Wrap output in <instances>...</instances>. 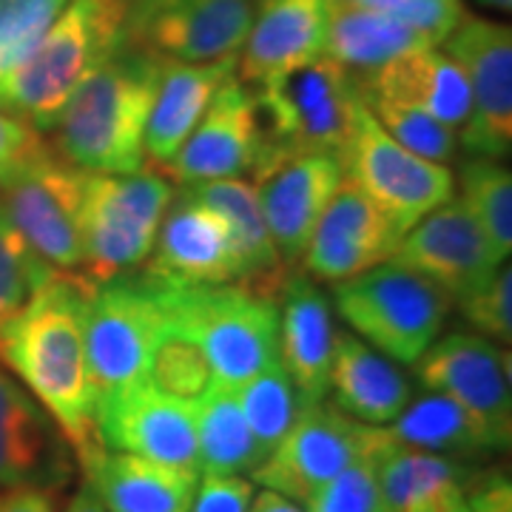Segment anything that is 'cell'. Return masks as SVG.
<instances>
[{
	"instance_id": "6da1fadb",
	"label": "cell",
	"mask_w": 512,
	"mask_h": 512,
	"mask_svg": "<svg viewBox=\"0 0 512 512\" xmlns=\"http://www.w3.org/2000/svg\"><path fill=\"white\" fill-rule=\"evenodd\" d=\"M94 282L57 274L15 322L0 330V362L43 404L72 447L83 476L106 453L86 365V302Z\"/></svg>"
},
{
	"instance_id": "7a4b0ae2",
	"label": "cell",
	"mask_w": 512,
	"mask_h": 512,
	"mask_svg": "<svg viewBox=\"0 0 512 512\" xmlns=\"http://www.w3.org/2000/svg\"><path fill=\"white\" fill-rule=\"evenodd\" d=\"M157 77L160 63L131 46L97 63L57 117V154L89 174L140 171Z\"/></svg>"
},
{
	"instance_id": "3957f363",
	"label": "cell",
	"mask_w": 512,
	"mask_h": 512,
	"mask_svg": "<svg viewBox=\"0 0 512 512\" xmlns=\"http://www.w3.org/2000/svg\"><path fill=\"white\" fill-rule=\"evenodd\" d=\"M123 0H72L0 86V109L37 131L55 128L66 100L97 63L126 46Z\"/></svg>"
},
{
	"instance_id": "277c9868",
	"label": "cell",
	"mask_w": 512,
	"mask_h": 512,
	"mask_svg": "<svg viewBox=\"0 0 512 512\" xmlns=\"http://www.w3.org/2000/svg\"><path fill=\"white\" fill-rule=\"evenodd\" d=\"M333 305L350 333L399 365L419 362L453 308L447 293L396 259L336 282Z\"/></svg>"
},
{
	"instance_id": "5b68a950",
	"label": "cell",
	"mask_w": 512,
	"mask_h": 512,
	"mask_svg": "<svg viewBox=\"0 0 512 512\" xmlns=\"http://www.w3.org/2000/svg\"><path fill=\"white\" fill-rule=\"evenodd\" d=\"M356 94L353 74L328 55L265 83L254 97L262 134L259 165L288 154H342Z\"/></svg>"
},
{
	"instance_id": "8992f818",
	"label": "cell",
	"mask_w": 512,
	"mask_h": 512,
	"mask_svg": "<svg viewBox=\"0 0 512 512\" xmlns=\"http://www.w3.org/2000/svg\"><path fill=\"white\" fill-rule=\"evenodd\" d=\"M163 302L165 279L151 271L114 276L92 288L83 336L97 410L146 384L148 345L163 316Z\"/></svg>"
},
{
	"instance_id": "52a82bcc",
	"label": "cell",
	"mask_w": 512,
	"mask_h": 512,
	"mask_svg": "<svg viewBox=\"0 0 512 512\" xmlns=\"http://www.w3.org/2000/svg\"><path fill=\"white\" fill-rule=\"evenodd\" d=\"M174 191L165 177L89 174L83 191V268L89 282H109L143 265Z\"/></svg>"
},
{
	"instance_id": "ba28073f",
	"label": "cell",
	"mask_w": 512,
	"mask_h": 512,
	"mask_svg": "<svg viewBox=\"0 0 512 512\" xmlns=\"http://www.w3.org/2000/svg\"><path fill=\"white\" fill-rule=\"evenodd\" d=\"M339 160L345 168V180L356 185L396 225L402 237L427 214L453 200L456 191L450 168L399 146L379 126L362 94H356L348 143Z\"/></svg>"
},
{
	"instance_id": "9c48e42d",
	"label": "cell",
	"mask_w": 512,
	"mask_h": 512,
	"mask_svg": "<svg viewBox=\"0 0 512 512\" xmlns=\"http://www.w3.org/2000/svg\"><path fill=\"white\" fill-rule=\"evenodd\" d=\"M180 305L222 387L237 390L262 367L279 362V308L274 296L237 282L217 288L180 285Z\"/></svg>"
},
{
	"instance_id": "30bf717a",
	"label": "cell",
	"mask_w": 512,
	"mask_h": 512,
	"mask_svg": "<svg viewBox=\"0 0 512 512\" xmlns=\"http://www.w3.org/2000/svg\"><path fill=\"white\" fill-rule=\"evenodd\" d=\"M259 0H131L126 46L151 60L214 63L237 57Z\"/></svg>"
},
{
	"instance_id": "8fae6325",
	"label": "cell",
	"mask_w": 512,
	"mask_h": 512,
	"mask_svg": "<svg viewBox=\"0 0 512 512\" xmlns=\"http://www.w3.org/2000/svg\"><path fill=\"white\" fill-rule=\"evenodd\" d=\"M0 188V211L40 259L63 274L83 268L86 171L49 148Z\"/></svg>"
},
{
	"instance_id": "7c38bea8",
	"label": "cell",
	"mask_w": 512,
	"mask_h": 512,
	"mask_svg": "<svg viewBox=\"0 0 512 512\" xmlns=\"http://www.w3.org/2000/svg\"><path fill=\"white\" fill-rule=\"evenodd\" d=\"M421 387L461 404L495 453L512 439L510 356L481 333L456 330L433 342L416 362Z\"/></svg>"
},
{
	"instance_id": "4fadbf2b",
	"label": "cell",
	"mask_w": 512,
	"mask_h": 512,
	"mask_svg": "<svg viewBox=\"0 0 512 512\" xmlns=\"http://www.w3.org/2000/svg\"><path fill=\"white\" fill-rule=\"evenodd\" d=\"M444 55L470 89V120L461 131L464 148L478 157H507L512 146V35L487 18H464L447 35Z\"/></svg>"
},
{
	"instance_id": "5bb4252c",
	"label": "cell",
	"mask_w": 512,
	"mask_h": 512,
	"mask_svg": "<svg viewBox=\"0 0 512 512\" xmlns=\"http://www.w3.org/2000/svg\"><path fill=\"white\" fill-rule=\"evenodd\" d=\"M373 430L376 427L345 416L328 399L302 404L285 439L254 470V481L293 501H305L353 458L370 450Z\"/></svg>"
},
{
	"instance_id": "9a60e30c",
	"label": "cell",
	"mask_w": 512,
	"mask_h": 512,
	"mask_svg": "<svg viewBox=\"0 0 512 512\" xmlns=\"http://www.w3.org/2000/svg\"><path fill=\"white\" fill-rule=\"evenodd\" d=\"M393 259L430 279L458 305L481 291L507 262L498 256L461 200L444 202L433 214L416 222L399 239Z\"/></svg>"
},
{
	"instance_id": "2e32d148",
	"label": "cell",
	"mask_w": 512,
	"mask_h": 512,
	"mask_svg": "<svg viewBox=\"0 0 512 512\" xmlns=\"http://www.w3.org/2000/svg\"><path fill=\"white\" fill-rule=\"evenodd\" d=\"M256 197L285 265L305 254L316 222L345 180L339 154H288L259 165Z\"/></svg>"
},
{
	"instance_id": "e0dca14e",
	"label": "cell",
	"mask_w": 512,
	"mask_h": 512,
	"mask_svg": "<svg viewBox=\"0 0 512 512\" xmlns=\"http://www.w3.org/2000/svg\"><path fill=\"white\" fill-rule=\"evenodd\" d=\"M77 458L55 419L0 362V490L46 487L63 490Z\"/></svg>"
},
{
	"instance_id": "ac0fdd59",
	"label": "cell",
	"mask_w": 512,
	"mask_h": 512,
	"mask_svg": "<svg viewBox=\"0 0 512 512\" xmlns=\"http://www.w3.org/2000/svg\"><path fill=\"white\" fill-rule=\"evenodd\" d=\"M259 157L262 134L254 94L242 80L228 77L165 171L185 185L234 180L254 171Z\"/></svg>"
},
{
	"instance_id": "d6986e66",
	"label": "cell",
	"mask_w": 512,
	"mask_h": 512,
	"mask_svg": "<svg viewBox=\"0 0 512 512\" xmlns=\"http://www.w3.org/2000/svg\"><path fill=\"white\" fill-rule=\"evenodd\" d=\"M148 271L183 288L239 285V259L231 228L220 214L188 191L165 211Z\"/></svg>"
},
{
	"instance_id": "ffe728a7",
	"label": "cell",
	"mask_w": 512,
	"mask_h": 512,
	"mask_svg": "<svg viewBox=\"0 0 512 512\" xmlns=\"http://www.w3.org/2000/svg\"><path fill=\"white\" fill-rule=\"evenodd\" d=\"M402 234L365 194L342 180L302 254L305 271L322 282H348L393 259Z\"/></svg>"
},
{
	"instance_id": "44dd1931",
	"label": "cell",
	"mask_w": 512,
	"mask_h": 512,
	"mask_svg": "<svg viewBox=\"0 0 512 512\" xmlns=\"http://www.w3.org/2000/svg\"><path fill=\"white\" fill-rule=\"evenodd\" d=\"M97 433L106 450L134 453L165 467L200 473L194 404L168 399L146 384L100 407Z\"/></svg>"
},
{
	"instance_id": "7402d4cb",
	"label": "cell",
	"mask_w": 512,
	"mask_h": 512,
	"mask_svg": "<svg viewBox=\"0 0 512 512\" xmlns=\"http://www.w3.org/2000/svg\"><path fill=\"white\" fill-rule=\"evenodd\" d=\"M330 0H259L251 32L242 43V83L265 86L279 74L325 55Z\"/></svg>"
},
{
	"instance_id": "603a6c76",
	"label": "cell",
	"mask_w": 512,
	"mask_h": 512,
	"mask_svg": "<svg viewBox=\"0 0 512 512\" xmlns=\"http://www.w3.org/2000/svg\"><path fill=\"white\" fill-rule=\"evenodd\" d=\"M279 293V362L291 376L302 404L322 402L328 396L336 342L328 296L302 274L285 276Z\"/></svg>"
},
{
	"instance_id": "cb8c5ba5",
	"label": "cell",
	"mask_w": 512,
	"mask_h": 512,
	"mask_svg": "<svg viewBox=\"0 0 512 512\" xmlns=\"http://www.w3.org/2000/svg\"><path fill=\"white\" fill-rule=\"evenodd\" d=\"M157 94L148 114L146 154L151 163L168 165L183 148L188 134L202 120L220 86L234 77L237 57H225L214 63H174L157 60Z\"/></svg>"
},
{
	"instance_id": "d4e9b609",
	"label": "cell",
	"mask_w": 512,
	"mask_h": 512,
	"mask_svg": "<svg viewBox=\"0 0 512 512\" xmlns=\"http://www.w3.org/2000/svg\"><path fill=\"white\" fill-rule=\"evenodd\" d=\"M356 86L365 97H384L427 111L453 131H464L470 120L467 80L456 60L436 52V46L396 57L376 72H367Z\"/></svg>"
},
{
	"instance_id": "484cf974",
	"label": "cell",
	"mask_w": 512,
	"mask_h": 512,
	"mask_svg": "<svg viewBox=\"0 0 512 512\" xmlns=\"http://www.w3.org/2000/svg\"><path fill=\"white\" fill-rule=\"evenodd\" d=\"M328 390L345 416L370 427H387L410 402V382L396 362L350 330H336Z\"/></svg>"
},
{
	"instance_id": "4316f807",
	"label": "cell",
	"mask_w": 512,
	"mask_h": 512,
	"mask_svg": "<svg viewBox=\"0 0 512 512\" xmlns=\"http://www.w3.org/2000/svg\"><path fill=\"white\" fill-rule=\"evenodd\" d=\"M188 194L214 208L231 228L239 259V285L274 296L291 271L276 251L254 185L242 180H211L191 185Z\"/></svg>"
},
{
	"instance_id": "83f0119b",
	"label": "cell",
	"mask_w": 512,
	"mask_h": 512,
	"mask_svg": "<svg viewBox=\"0 0 512 512\" xmlns=\"http://www.w3.org/2000/svg\"><path fill=\"white\" fill-rule=\"evenodd\" d=\"M86 481L109 512H188L200 473L106 450L86 473Z\"/></svg>"
},
{
	"instance_id": "f1b7e54d",
	"label": "cell",
	"mask_w": 512,
	"mask_h": 512,
	"mask_svg": "<svg viewBox=\"0 0 512 512\" xmlns=\"http://www.w3.org/2000/svg\"><path fill=\"white\" fill-rule=\"evenodd\" d=\"M217 384L200 336L180 305V285L165 282L163 316L146 356V387L177 402L197 404Z\"/></svg>"
},
{
	"instance_id": "f546056e",
	"label": "cell",
	"mask_w": 512,
	"mask_h": 512,
	"mask_svg": "<svg viewBox=\"0 0 512 512\" xmlns=\"http://www.w3.org/2000/svg\"><path fill=\"white\" fill-rule=\"evenodd\" d=\"M373 470L382 512H441L444 495L467 476L456 458L393 444L382 427H376Z\"/></svg>"
},
{
	"instance_id": "4dcf8cb0",
	"label": "cell",
	"mask_w": 512,
	"mask_h": 512,
	"mask_svg": "<svg viewBox=\"0 0 512 512\" xmlns=\"http://www.w3.org/2000/svg\"><path fill=\"white\" fill-rule=\"evenodd\" d=\"M419 49H433V43L413 26L348 0H330L325 55L348 72H376L384 63Z\"/></svg>"
},
{
	"instance_id": "1f68e13d",
	"label": "cell",
	"mask_w": 512,
	"mask_h": 512,
	"mask_svg": "<svg viewBox=\"0 0 512 512\" xmlns=\"http://www.w3.org/2000/svg\"><path fill=\"white\" fill-rule=\"evenodd\" d=\"M393 444L441 453V456H487L495 453L490 439L470 413L453 399L427 390L416 402H407L402 413L382 427Z\"/></svg>"
},
{
	"instance_id": "d6a6232c",
	"label": "cell",
	"mask_w": 512,
	"mask_h": 512,
	"mask_svg": "<svg viewBox=\"0 0 512 512\" xmlns=\"http://www.w3.org/2000/svg\"><path fill=\"white\" fill-rule=\"evenodd\" d=\"M194 421H197L200 470L214 476H239L248 470L254 473L262 464L259 444L242 416L234 387L214 384L194 404Z\"/></svg>"
},
{
	"instance_id": "836d02e7",
	"label": "cell",
	"mask_w": 512,
	"mask_h": 512,
	"mask_svg": "<svg viewBox=\"0 0 512 512\" xmlns=\"http://www.w3.org/2000/svg\"><path fill=\"white\" fill-rule=\"evenodd\" d=\"M239 407L254 433L262 461L274 450L285 433L293 427V421L302 410V399L293 387L291 376L285 373L282 362L262 367L256 376L237 387Z\"/></svg>"
},
{
	"instance_id": "e575fe53",
	"label": "cell",
	"mask_w": 512,
	"mask_h": 512,
	"mask_svg": "<svg viewBox=\"0 0 512 512\" xmlns=\"http://www.w3.org/2000/svg\"><path fill=\"white\" fill-rule=\"evenodd\" d=\"M461 202L501 259L512 251V174L490 157L461 165Z\"/></svg>"
},
{
	"instance_id": "d590c367",
	"label": "cell",
	"mask_w": 512,
	"mask_h": 512,
	"mask_svg": "<svg viewBox=\"0 0 512 512\" xmlns=\"http://www.w3.org/2000/svg\"><path fill=\"white\" fill-rule=\"evenodd\" d=\"M57 274L63 271L40 259L0 211V330L15 322Z\"/></svg>"
},
{
	"instance_id": "8d00e7d4",
	"label": "cell",
	"mask_w": 512,
	"mask_h": 512,
	"mask_svg": "<svg viewBox=\"0 0 512 512\" xmlns=\"http://www.w3.org/2000/svg\"><path fill=\"white\" fill-rule=\"evenodd\" d=\"M362 100L367 103V109L373 111V117L379 120V126L407 151L441 165H447L456 157V131L444 126L433 114L416 109V106L384 100V97H365L362 94Z\"/></svg>"
},
{
	"instance_id": "74e56055",
	"label": "cell",
	"mask_w": 512,
	"mask_h": 512,
	"mask_svg": "<svg viewBox=\"0 0 512 512\" xmlns=\"http://www.w3.org/2000/svg\"><path fill=\"white\" fill-rule=\"evenodd\" d=\"M69 0H0V86L32 55Z\"/></svg>"
},
{
	"instance_id": "f35d334b",
	"label": "cell",
	"mask_w": 512,
	"mask_h": 512,
	"mask_svg": "<svg viewBox=\"0 0 512 512\" xmlns=\"http://www.w3.org/2000/svg\"><path fill=\"white\" fill-rule=\"evenodd\" d=\"M373 447H376V430L370 450L353 458L339 476H333L328 484H322L316 493L305 498V512H382L376 470H373Z\"/></svg>"
},
{
	"instance_id": "ab89813d",
	"label": "cell",
	"mask_w": 512,
	"mask_h": 512,
	"mask_svg": "<svg viewBox=\"0 0 512 512\" xmlns=\"http://www.w3.org/2000/svg\"><path fill=\"white\" fill-rule=\"evenodd\" d=\"M348 3L402 20L427 37L433 46L444 43L458 26V20L464 18L461 0H348Z\"/></svg>"
},
{
	"instance_id": "60d3db41",
	"label": "cell",
	"mask_w": 512,
	"mask_h": 512,
	"mask_svg": "<svg viewBox=\"0 0 512 512\" xmlns=\"http://www.w3.org/2000/svg\"><path fill=\"white\" fill-rule=\"evenodd\" d=\"M510 285V262H504L481 291L473 293L470 299H464V302L458 305L461 313L470 319V325H473L481 336L493 339V342H510L512 339Z\"/></svg>"
},
{
	"instance_id": "b9f144b4",
	"label": "cell",
	"mask_w": 512,
	"mask_h": 512,
	"mask_svg": "<svg viewBox=\"0 0 512 512\" xmlns=\"http://www.w3.org/2000/svg\"><path fill=\"white\" fill-rule=\"evenodd\" d=\"M43 151H49V146L43 143L37 128L0 109V185L35 163Z\"/></svg>"
},
{
	"instance_id": "7bdbcfd3",
	"label": "cell",
	"mask_w": 512,
	"mask_h": 512,
	"mask_svg": "<svg viewBox=\"0 0 512 512\" xmlns=\"http://www.w3.org/2000/svg\"><path fill=\"white\" fill-rule=\"evenodd\" d=\"M254 501V484L239 476L205 473L197 481V493L188 512H248Z\"/></svg>"
},
{
	"instance_id": "ee69618b",
	"label": "cell",
	"mask_w": 512,
	"mask_h": 512,
	"mask_svg": "<svg viewBox=\"0 0 512 512\" xmlns=\"http://www.w3.org/2000/svg\"><path fill=\"white\" fill-rule=\"evenodd\" d=\"M470 512H512V484L504 470H481L461 490Z\"/></svg>"
},
{
	"instance_id": "f6af8a7d",
	"label": "cell",
	"mask_w": 512,
	"mask_h": 512,
	"mask_svg": "<svg viewBox=\"0 0 512 512\" xmlns=\"http://www.w3.org/2000/svg\"><path fill=\"white\" fill-rule=\"evenodd\" d=\"M0 512H60L57 490H46V487L0 490Z\"/></svg>"
},
{
	"instance_id": "bcb514c9",
	"label": "cell",
	"mask_w": 512,
	"mask_h": 512,
	"mask_svg": "<svg viewBox=\"0 0 512 512\" xmlns=\"http://www.w3.org/2000/svg\"><path fill=\"white\" fill-rule=\"evenodd\" d=\"M248 512H305L293 498L288 495L276 493V490H262V493H254V501H251V507Z\"/></svg>"
},
{
	"instance_id": "7dc6e473",
	"label": "cell",
	"mask_w": 512,
	"mask_h": 512,
	"mask_svg": "<svg viewBox=\"0 0 512 512\" xmlns=\"http://www.w3.org/2000/svg\"><path fill=\"white\" fill-rule=\"evenodd\" d=\"M66 512H109L103 507V501H100V495L94 493V487L89 481H83L80 487H77V493L72 495V501H69V507Z\"/></svg>"
},
{
	"instance_id": "c3c4849f",
	"label": "cell",
	"mask_w": 512,
	"mask_h": 512,
	"mask_svg": "<svg viewBox=\"0 0 512 512\" xmlns=\"http://www.w3.org/2000/svg\"><path fill=\"white\" fill-rule=\"evenodd\" d=\"M441 512H470L467 510V504H464L461 487H456V490H450V493L444 495V501H441Z\"/></svg>"
},
{
	"instance_id": "681fc988",
	"label": "cell",
	"mask_w": 512,
	"mask_h": 512,
	"mask_svg": "<svg viewBox=\"0 0 512 512\" xmlns=\"http://www.w3.org/2000/svg\"><path fill=\"white\" fill-rule=\"evenodd\" d=\"M478 3H484L490 9H501V12H510L512 6V0H478Z\"/></svg>"
},
{
	"instance_id": "f907efd6",
	"label": "cell",
	"mask_w": 512,
	"mask_h": 512,
	"mask_svg": "<svg viewBox=\"0 0 512 512\" xmlns=\"http://www.w3.org/2000/svg\"><path fill=\"white\" fill-rule=\"evenodd\" d=\"M123 3H126V0H123Z\"/></svg>"
}]
</instances>
